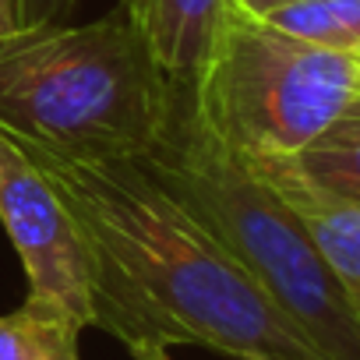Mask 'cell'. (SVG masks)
Instances as JSON below:
<instances>
[{"label": "cell", "instance_id": "52a82bcc", "mask_svg": "<svg viewBox=\"0 0 360 360\" xmlns=\"http://www.w3.org/2000/svg\"><path fill=\"white\" fill-rule=\"evenodd\" d=\"M244 162L293 209V216L304 223L307 237L314 240V248L321 251V258L335 272L339 286L346 290V297L360 311V205L318 191L283 155L244 159Z\"/></svg>", "mask_w": 360, "mask_h": 360}, {"label": "cell", "instance_id": "8992f818", "mask_svg": "<svg viewBox=\"0 0 360 360\" xmlns=\"http://www.w3.org/2000/svg\"><path fill=\"white\" fill-rule=\"evenodd\" d=\"M173 89H191L237 0H117Z\"/></svg>", "mask_w": 360, "mask_h": 360}, {"label": "cell", "instance_id": "4fadbf2b", "mask_svg": "<svg viewBox=\"0 0 360 360\" xmlns=\"http://www.w3.org/2000/svg\"><path fill=\"white\" fill-rule=\"evenodd\" d=\"M131 353H134V360H173L169 346H162V342H145V346H138Z\"/></svg>", "mask_w": 360, "mask_h": 360}, {"label": "cell", "instance_id": "ba28073f", "mask_svg": "<svg viewBox=\"0 0 360 360\" xmlns=\"http://www.w3.org/2000/svg\"><path fill=\"white\" fill-rule=\"evenodd\" d=\"M283 159L318 191L360 205V103L339 113L300 152Z\"/></svg>", "mask_w": 360, "mask_h": 360}, {"label": "cell", "instance_id": "6da1fadb", "mask_svg": "<svg viewBox=\"0 0 360 360\" xmlns=\"http://www.w3.org/2000/svg\"><path fill=\"white\" fill-rule=\"evenodd\" d=\"M15 138V134H11ZM96 255V328L127 349L205 346L233 360H325L226 244L138 159L22 141Z\"/></svg>", "mask_w": 360, "mask_h": 360}, {"label": "cell", "instance_id": "7c38bea8", "mask_svg": "<svg viewBox=\"0 0 360 360\" xmlns=\"http://www.w3.org/2000/svg\"><path fill=\"white\" fill-rule=\"evenodd\" d=\"M286 4H293V0H237V8L244 15H255V18H269L272 11H279Z\"/></svg>", "mask_w": 360, "mask_h": 360}, {"label": "cell", "instance_id": "30bf717a", "mask_svg": "<svg viewBox=\"0 0 360 360\" xmlns=\"http://www.w3.org/2000/svg\"><path fill=\"white\" fill-rule=\"evenodd\" d=\"M265 22L304 43L360 57V0H293Z\"/></svg>", "mask_w": 360, "mask_h": 360}, {"label": "cell", "instance_id": "7a4b0ae2", "mask_svg": "<svg viewBox=\"0 0 360 360\" xmlns=\"http://www.w3.org/2000/svg\"><path fill=\"white\" fill-rule=\"evenodd\" d=\"M173 92L120 4L89 25L0 36V127L50 152L145 159L169 127Z\"/></svg>", "mask_w": 360, "mask_h": 360}, {"label": "cell", "instance_id": "5bb4252c", "mask_svg": "<svg viewBox=\"0 0 360 360\" xmlns=\"http://www.w3.org/2000/svg\"><path fill=\"white\" fill-rule=\"evenodd\" d=\"M15 25H18L15 22V4L11 0H0V36H8Z\"/></svg>", "mask_w": 360, "mask_h": 360}, {"label": "cell", "instance_id": "8fae6325", "mask_svg": "<svg viewBox=\"0 0 360 360\" xmlns=\"http://www.w3.org/2000/svg\"><path fill=\"white\" fill-rule=\"evenodd\" d=\"M11 4L18 25H50V22H68L78 0H11Z\"/></svg>", "mask_w": 360, "mask_h": 360}, {"label": "cell", "instance_id": "5b68a950", "mask_svg": "<svg viewBox=\"0 0 360 360\" xmlns=\"http://www.w3.org/2000/svg\"><path fill=\"white\" fill-rule=\"evenodd\" d=\"M0 223L29 279V304L96 325V255L36 159L0 127Z\"/></svg>", "mask_w": 360, "mask_h": 360}, {"label": "cell", "instance_id": "3957f363", "mask_svg": "<svg viewBox=\"0 0 360 360\" xmlns=\"http://www.w3.org/2000/svg\"><path fill=\"white\" fill-rule=\"evenodd\" d=\"M138 162L226 244L325 360H360V311L293 209L205 127L188 89L173 92L169 127Z\"/></svg>", "mask_w": 360, "mask_h": 360}, {"label": "cell", "instance_id": "277c9868", "mask_svg": "<svg viewBox=\"0 0 360 360\" xmlns=\"http://www.w3.org/2000/svg\"><path fill=\"white\" fill-rule=\"evenodd\" d=\"M188 96L237 155H293L360 103V57L304 43L233 8Z\"/></svg>", "mask_w": 360, "mask_h": 360}, {"label": "cell", "instance_id": "9c48e42d", "mask_svg": "<svg viewBox=\"0 0 360 360\" xmlns=\"http://www.w3.org/2000/svg\"><path fill=\"white\" fill-rule=\"evenodd\" d=\"M78 335V321L25 300L18 311L0 314V360H82Z\"/></svg>", "mask_w": 360, "mask_h": 360}]
</instances>
